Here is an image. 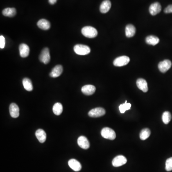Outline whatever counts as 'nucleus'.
I'll list each match as a JSON object with an SVG mask.
<instances>
[{
  "mask_svg": "<svg viewBox=\"0 0 172 172\" xmlns=\"http://www.w3.org/2000/svg\"><path fill=\"white\" fill-rule=\"evenodd\" d=\"M165 13H172V5L168 6L164 10Z\"/></svg>",
  "mask_w": 172,
  "mask_h": 172,
  "instance_id": "30",
  "label": "nucleus"
},
{
  "mask_svg": "<svg viewBox=\"0 0 172 172\" xmlns=\"http://www.w3.org/2000/svg\"><path fill=\"white\" fill-rule=\"evenodd\" d=\"M81 33L84 36L88 38H94L98 35V31L96 29L90 26L83 27V28L82 29Z\"/></svg>",
  "mask_w": 172,
  "mask_h": 172,
  "instance_id": "1",
  "label": "nucleus"
},
{
  "mask_svg": "<svg viewBox=\"0 0 172 172\" xmlns=\"http://www.w3.org/2000/svg\"><path fill=\"white\" fill-rule=\"evenodd\" d=\"M151 134L150 130L148 128L144 129L140 132V137L142 140H145L149 138Z\"/></svg>",
  "mask_w": 172,
  "mask_h": 172,
  "instance_id": "25",
  "label": "nucleus"
},
{
  "mask_svg": "<svg viewBox=\"0 0 172 172\" xmlns=\"http://www.w3.org/2000/svg\"><path fill=\"white\" fill-rule=\"evenodd\" d=\"M23 85L24 89L28 92L33 91V86L32 81L28 78H24L23 79Z\"/></svg>",
  "mask_w": 172,
  "mask_h": 172,
  "instance_id": "23",
  "label": "nucleus"
},
{
  "mask_svg": "<svg viewBox=\"0 0 172 172\" xmlns=\"http://www.w3.org/2000/svg\"><path fill=\"white\" fill-rule=\"evenodd\" d=\"M136 84H137L138 88L144 92H148V84L145 80L143 79H138L136 81Z\"/></svg>",
  "mask_w": 172,
  "mask_h": 172,
  "instance_id": "17",
  "label": "nucleus"
},
{
  "mask_svg": "<svg viewBox=\"0 0 172 172\" xmlns=\"http://www.w3.org/2000/svg\"><path fill=\"white\" fill-rule=\"evenodd\" d=\"M36 136L40 143H45L47 139L46 132L42 129H38L36 132Z\"/></svg>",
  "mask_w": 172,
  "mask_h": 172,
  "instance_id": "18",
  "label": "nucleus"
},
{
  "mask_svg": "<svg viewBox=\"0 0 172 172\" xmlns=\"http://www.w3.org/2000/svg\"><path fill=\"white\" fill-rule=\"evenodd\" d=\"M101 136L104 138L113 140L116 138V133L114 130L110 128H104L101 131Z\"/></svg>",
  "mask_w": 172,
  "mask_h": 172,
  "instance_id": "3",
  "label": "nucleus"
},
{
  "mask_svg": "<svg viewBox=\"0 0 172 172\" xmlns=\"http://www.w3.org/2000/svg\"><path fill=\"white\" fill-rule=\"evenodd\" d=\"M172 119L171 113L169 111H165L163 112L162 116V120L163 123L166 124H168Z\"/></svg>",
  "mask_w": 172,
  "mask_h": 172,
  "instance_id": "26",
  "label": "nucleus"
},
{
  "mask_svg": "<svg viewBox=\"0 0 172 172\" xmlns=\"http://www.w3.org/2000/svg\"><path fill=\"white\" fill-rule=\"evenodd\" d=\"M5 44H6L5 38L3 36H0V48L3 49L5 47Z\"/></svg>",
  "mask_w": 172,
  "mask_h": 172,
  "instance_id": "29",
  "label": "nucleus"
},
{
  "mask_svg": "<svg viewBox=\"0 0 172 172\" xmlns=\"http://www.w3.org/2000/svg\"><path fill=\"white\" fill-rule=\"evenodd\" d=\"M95 91H96V88L93 85H85L81 88L82 92L88 96L92 95L95 93Z\"/></svg>",
  "mask_w": 172,
  "mask_h": 172,
  "instance_id": "12",
  "label": "nucleus"
},
{
  "mask_svg": "<svg viewBox=\"0 0 172 172\" xmlns=\"http://www.w3.org/2000/svg\"><path fill=\"white\" fill-rule=\"evenodd\" d=\"M106 113V111L103 108L98 107L94 108L88 112V115L92 118H98L99 117L104 115Z\"/></svg>",
  "mask_w": 172,
  "mask_h": 172,
  "instance_id": "4",
  "label": "nucleus"
},
{
  "mask_svg": "<svg viewBox=\"0 0 172 172\" xmlns=\"http://www.w3.org/2000/svg\"><path fill=\"white\" fill-rule=\"evenodd\" d=\"M111 3L109 0H105L100 5L99 10L100 12L103 13H107L110 10Z\"/></svg>",
  "mask_w": 172,
  "mask_h": 172,
  "instance_id": "15",
  "label": "nucleus"
},
{
  "mask_svg": "<svg viewBox=\"0 0 172 172\" xmlns=\"http://www.w3.org/2000/svg\"><path fill=\"white\" fill-rule=\"evenodd\" d=\"M63 71V66L60 65H58L54 66L49 75L52 77H54V78L57 77L61 75Z\"/></svg>",
  "mask_w": 172,
  "mask_h": 172,
  "instance_id": "14",
  "label": "nucleus"
},
{
  "mask_svg": "<svg viewBox=\"0 0 172 172\" xmlns=\"http://www.w3.org/2000/svg\"><path fill=\"white\" fill-rule=\"evenodd\" d=\"M17 13V10L14 8H7L2 11V14L5 17H13Z\"/></svg>",
  "mask_w": 172,
  "mask_h": 172,
  "instance_id": "21",
  "label": "nucleus"
},
{
  "mask_svg": "<svg viewBox=\"0 0 172 172\" xmlns=\"http://www.w3.org/2000/svg\"><path fill=\"white\" fill-rule=\"evenodd\" d=\"M127 159L123 155H118L112 160V166L114 167H119L125 165L127 163Z\"/></svg>",
  "mask_w": 172,
  "mask_h": 172,
  "instance_id": "8",
  "label": "nucleus"
},
{
  "mask_svg": "<svg viewBox=\"0 0 172 172\" xmlns=\"http://www.w3.org/2000/svg\"><path fill=\"white\" fill-rule=\"evenodd\" d=\"M39 60L45 64H47L50 62V52L48 48H45L43 49L41 53L40 54Z\"/></svg>",
  "mask_w": 172,
  "mask_h": 172,
  "instance_id": "6",
  "label": "nucleus"
},
{
  "mask_svg": "<svg viewBox=\"0 0 172 172\" xmlns=\"http://www.w3.org/2000/svg\"><path fill=\"white\" fill-rule=\"evenodd\" d=\"M68 164L69 166L76 172H79L81 169L82 166L80 163L76 159H72L69 160Z\"/></svg>",
  "mask_w": 172,
  "mask_h": 172,
  "instance_id": "13",
  "label": "nucleus"
},
{
  "mask_svg": "<svg viewBox=\"0 0 172 172\" xmlns=\"http://www.w3.org/2000/svg\"><path fill=\"white\" fill-rule=\"evenodd\" d=\"M131 104L129 103H127V101H125V103L121 104L119 106V110L120 112L122 113H124L127 110H129L131 109Z\"/></svg>",
  "mask_w": 172,
  "mask_h": 172,
  "instance_id": "27",
  "label": "nucleus"
},
{
  "mask_svg": "<svg viewBox=\"0 0 172 172\" xmlns=\"http://www.w3.org/2000/svg\"><path fill=\"white\" fill-rule=\"evenodd\" d=\"M20 55L22 58H24L28 57L29 54V47L25 44H22L19 46Z\"/></svg>",
  "mask_w": 172,
  "mask_h": 172,
  "instance_id": "16",
  "label": "nucleus"
},
{
  "mask_svg": "<svg viewBox=\"0 0 172 172\" xmlns=\"http://www.w3.org/2000/svg\"><path fill=\"white\" fill-rule=\"evenodd\" d=\"M37 26L39 28L44 30H47L50 28V23L45 19H42L37 22Z\"/></svg>",
  "mask_w": 172,
  "mask_h": 172,
  "instance_id": "19",
  "label": "nucleus"
},
{
  "mask_svg": "<svg viewBox=\"0 0 172 172\" xmlns=\"http://www.w3.org/2000/svg\"><path fill=\"white\" fill-rule=\"evenodd\" d=\"M130 58L127 56H121L116 58L113 61V65L116 66H122L126 65L130 62Z\"/></svg>",
  "mask_w": 172,
  "mask_h": 172,
  "instance_id": "5",
  "label": "nucleus"
},
{
  "mask_svg": "<svg viewBox=\"0 0 172 172\" xmlns=\"http://www.w3.org/2000/svg\"><path fill=\"white\" fill-rule=\"evenodd\" d=\"M74 51L77 54L79 55H86L91 52V48L86 45L77 44L74 47Z\"/></svg>",
  "mask_w": 172,
  "mask_h": 172,
  "instance_id": "2",
  "label": "nucleus"
},
{
  "mask_svg": "<svg viewBox=\"0 0 172 172\" xmlns=\"http://www.w3.org/2000/svg\"><path fill=\"white\" fill-rule=\"evenodd\" d=\"M53 111L56 115H60L63 111V106L60 103H58L54 104L53 107Z\"/></svg>",
  "mask_w": 172,
  "mask_h": 172,
  "instance_id": "24",
  "label": "nucleus"
},
{
  "mask_svg": "<svg viewBox=\"0 0 172 172\" xmlns=\"http://www.w3.org/2000/svg\"><path fill=\"white\" fill-rule=\"evenodd\" d=\"M172 66V62L170 60L166 59L159 63L158 69L162 73H166Z\"/></svg>",
  "mask_w": 172,
  "mask_h": 172,
  "instance_id": "7",
  "label": "nucleus"
},
{
  "mask_svg": "<svg viewBox=\"0 0 172 172\" xmlns=\"http://www.w3.org/2000/svg\"><path fill=\"white\" fill-rule=\"evenodd\" d=\"M145 41H146V43L148 45L155 46L159 43L160 40L157 36H149L146 37Z\"/></svg>",
  "mask_w": 172,
  "mask_h": 172,
  "instance_id": "22",
  "label": "nucleus"
},
{
  "mask_svg": "<svg viewBox=\"0 0 172 172\" xmlns=\"http://www.w3.org/2000/svg\"><path fill=\"white\" fill-rule=\"evenodd\" d=\"M9 112L12 118H18L19 116V108L17 105L14 103H11L9 107Z\"/></svg>",
  "mask_w": 172,
  "mask_h": 172,
  "instance_id": "11",
  "label": "nucleus"
},
{
  "mask_svg": "<svg viewBox=\"0 0 172 172\" xmlns=\"http://www.w3.org/2000/svg\"><path fill=\"white\" fill-rule=\"evenodd\" d=\"M77 144L80 147L83 149H88L90 146L89 141L86 137L84 136H80L77 139Z\"/></svg>",
  "mask_w": 172,
  "mask_h": 172,
  "instance_id": "9",
  "label": "nucleus"
},
{
  "mask_svg": "<svg viewBox=\"0 0 172 172\" xmlns=\"http://www.w3.org/2000/svg\"><path fill=\"white\" fill-rule=\"evenodd\" d=\"M57 0H48L49 3L51 5H54L57 2Z\"/></svg>",
  "mask_w": 172,
  "mask_h": 172,
  "instance_id": "31",
  "label": "nucleus"
},
{
  "mask_svg": "<svg viewBox=\"0 0 172 172\" xmlns=\"http://www.w3.org/2000/svg\"><path fill=\"white\" fill-rule=\"evenodd\" d=\"M162 7L158 2H154L149 7V12L152 15H155L161 11Z\"/></svg>",
  "mask_w": 172,
  "mask_h": 172,
  "instance_id": "10",
  "label": "nucleus"
},
{
  "mask_svg": "<svg viewBox=\"0 0 172 172\" xmlns=\"http://www.w3.org/2000/svg\"><path fill=\"white\" fill-rule=\"evenodd\" d=\"M166 170L168 172L172 171V157L168 158L166 161Z\"/></svg>",
  "mask_w": 172,
  "mask_h": 172,
  "instance_id": "28",
  "label": "nucleus"
},
{
  "mask_svg": "<svg viewBox=\"0 0 172 172\" xmlns=\"http://www.w3.org/2000/svg\"><path fill=\"white\" fill-rule=\"evenodd\" d=\"M135 33L136 28L134 25L131 24L127 25L125 28V34L127 37L129 38L133 37L135 35Z\"/></svg>",
  "mask_w": 172,
  "mask_h": 172,
  "instance_id": "20",
  "label": "nucleus"
}]
</instances>
